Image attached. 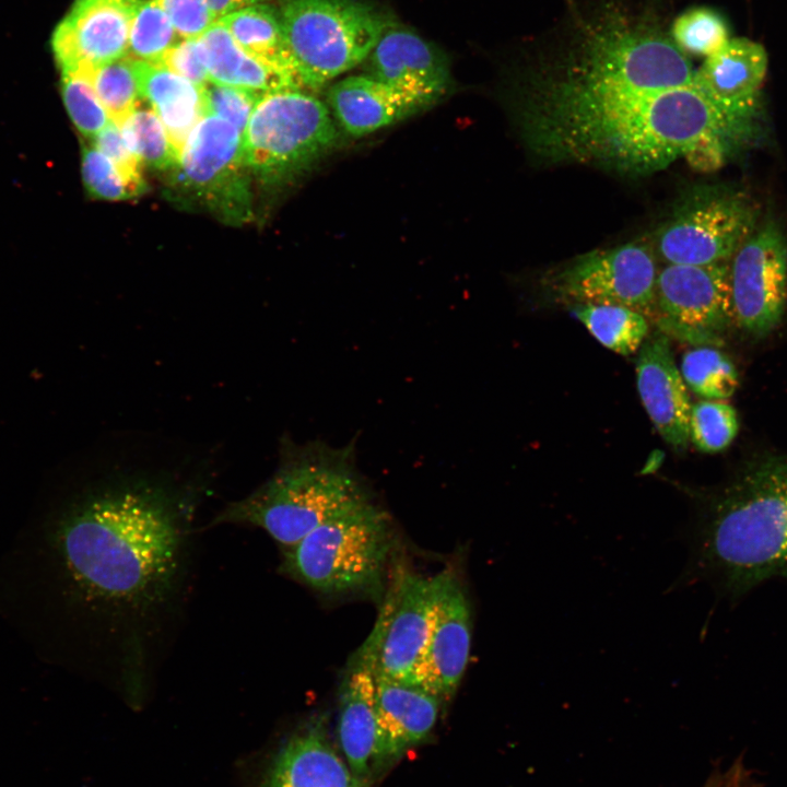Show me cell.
<instances>
[{"label":"cell","mask_w":787,"mask_h":787,"mask_svg":"<svg viewBox=\"0 0 787 787\" xmlns=\"http://www.w3.org/2000/svg\"><path fill=\"white\" fill-rule=\"evenodd\" d=\"M181 38L200 37L216 20L204 0H160Z\"/></svg>","instance_id":"obj_38"},{"label":"cell","mask_w":787,"mask_h":787,"mask_svg":"<svg viewBox=\"0 0 787 787\" xmlns=\"http://www.w3.org/2000/svg\"><path fill=\"white\" fill-rule=\"evenodd\" d=\"M733 324L764 337L779 324L787 302V243L773 221L739 247L729 263Z\"/></svg>","instance_id":"obj_13"},{"label":"cell","mask_w":787,"mask_h":787,"mask_svg":"<svg viewBox=\"0 0 787 787\" xmlns=\"http://www.w3.org/2000/svg\"><path fill=\"white\" fill-rule=\"evenodd\" d=\"M158 64L203 87L209 82L205 51L200 37L180 38Z\"/></svg>","instance_id":"obj_37"},{"label":"cell","mask_w":787,"mask_h":787,"mask_svg":"<svg viewBox=\"0 0 787 787\" xmlns=\"http://www.w3.org/2000/svg\"><path fill=\"white\" fill-rule=\"evenodd\" d=\"M250 174L243 134L228 121L207 115L187 139L178 165L168 173V192L183 205L242 225L252 219Z\"/></svg>","instance_id":"obj_8"},{"label":"cell","mask_w":787,"mask_h":787,"mask_svg":"<svg viewBox=\"0 0 787 787\" xmlns=\"http://www.w3.org/2000/svg\"><path fill=\"white\" fill-rule=\"evenodd\" d=\"M279 13L294 72L309 89L364 61L389 26L360 0H285Z\"/></svg>","instance_id":"obj_6"},{"label":"cell","mask_w":787,"mask_h":787,"mask_svg":"<svg viewBox=\"0 0 787 787\" xmlns=\"http://www.w3.org/2000/svg\"><path fill=\"white\" fill-rule=\"evenodd\" d=\"M133 0H75L52 33L62 70L92 69L127 56Z\"/></svg>","instance_id":"obj_15"},{"label":"cell","mask_w":787,"mask_h":787,"mask_svg":"<svg viewBox=\"0 0 787 787\" xmlns=\"http://www.w3.org/2000/svg\"><path fill=\"white\" fill-rule=\"evenodd\" d=\"M756 218V207L744 191L726 186L700 188L658 232V252L674 265L728 262L755 231Z\"/></svg>","instance_id":"obj_9"},{"label":"cell","mask_w":787,"mask_h":787,"mask_svg":"<svg viewBox=\"0 0 787 787\" xmlns=\"http://www.w3.org/2000/svg\"><path fill=\"white\" fill-rule=\"evenodd\" d=\"M764 47L749 38H730L696 69V83L728 117L751 125L767 72Z\"/></svg>","instance_id":"obj_18"},{"label":"cell","mask_w":787,"mask_h":787,"mask_svg":"<svg viewBox=\"0 0 787 787\" xmlns=\"http://www.w3.org/2000/svg\"><path fill=\"white\" fill-rule=\"evenodd\" d=\"M689 536L691 555L674 586L706 580L737 597L787 579V460L752 466L713 495Z\"/></svg>","instance_id":"obj_3"},{"label":"cell","mask_w":787,"mask_h":787,"mask_svg":"<svg viewBox=\"0 0 787 787\" xmlns=\"http://www.w3.org/2000/svg\"><path fill=\"white\" fill-rule=\"evenodd\" d=\"M196 495L148 479L79 500L58 530L62 563L97 623L114 685L138 701L181 622L192 580Z\"/></svg>","instance_id":"obj_2"},{"label":"cell","mask_w":787,"mask_h":787,"mask_svg":"<svg viewBox=\"0 0 787 787\" xmlns=\"http://www.w3.org/2000/svg\"><path fill=\"white\" fill-rule=\"evenodd\" d=\"M524 125L530 148L549 161L630 175L666 168L706 140L737 144L751 131L703 93L670 37L613 13L585 25L559 70L540 78Z\"/></svg>","instance_id":"obj_1"},{"label":"cell","mask_w":787,"mask_h":787,"mask_svg":"<svg viewBox=\"0 0 787 787\" xmlns=\"http://www.w3.org/2000/svg\"><path fill=\"white\" fill-rule=\"evenodd\" d=\"M656 302L663 330L700 346L721 345L733 324L729 263H668L657 275Z\"/></svg>","instance_id":"obj_12"},{"label":"cell","mask_w":787,"mask_h":787,"mask_svg":"<svg viewBox=\"0 0 787 787\" xmlns=\"http://www.w3.org/2000/svg\"><path fill=\"white\" fill-rule=\"evenodd\" d=\"M337 140L338 126L328 106L299 90L262 96L243 134L249 171L267 185L305 173Z\"/></svg>","instance_id":"obj_7"},{"label":"cell","mask_w":787,"mask_h":787,"mask_svg":"<svg viewBox=\"0 0 787 787\" xmlns=\"http://www.w3.org/2000/svg\"><path fill=\"white\" fill-rule=\"evenodd\" d=\"M670 39L686 56H708L729 39L724 19L708 8H693L680 14L672 24Z\"/></svg>","instance_id":"obj_31"},{"label":"cell","mask_w":787,"mask_h":787,"mask_svg":"<svg viewBox=\"0 0 787 787\" xmlns=\"http://www.w3.org/2000/svg\"><path fill=\"white\" fill-rule=\"evenodd\" d=\"M93 146L113 162L136 197L143 192L145 183L141 173L142 164L116 124L110 120L93 139Z\"/></svg>","instance_id":"obj_36"},{"label":"cell","mask_w":787,"mask_h":787,"mask_svg":"<svg viewBox=\"0 0 787 787\" xmlns=\"http://www.w3.org/2000/svg\"><path fill=\"white\" fill-rule=\"evenodd\" d=\"M200 39L205 51L209 82L261 95L302 89L293 73L247 52L219 22H214Z\"/></svg>","instance_id":"obj_23"},{"label":"cell","mask_w":787,"mask_h":787,"mask_svg":"<svg viewBox=\"0 0 787 787\" xmlns=\"http://www.w3.org/2000/svg\"><path fill=\"white\" fill-rule=\"evenodd\" d=\"M702 787H754V785L743 762L736 761L726 770L715 771Z\"/></svg>","instance_id":"obj_39"},{"label":"cell","mask_w":787,"mask_h":787,"mask_svg":"<svg viewBox=\"0 0 787 787\" xmlns=\"http://www.w3.org/2000/svg\"><path fill=\"white\" fill-rule=\"evenodd\" d=\"M134 61L141 97L151 105L181 154L190 133L207 116L203 87L158 63Z\"/></svg>","instance_id":"obj_24"},{"label":"cell","mask_w":787,"mask_h":787,"mask_svg":"<svg viewBox=\"0 0 787 787\" xmlns=\"http://www.w3.org/2000/svg\"><path fill=\"white\" fill-rule=\"evenodd\" d=\"M573 314L606 348L631 355L639 350L648 333L645 316L619 305H573Z\"/></svg>","instance_id":"obj_26"},{"label":"cell","mask_w":787,"mask_h":787,"mask_svg":"<svg viewBox=\"0 0 787 787\" xmlns=\"http://www.w3.org/2000/svg\"><path fill=\"white\" fill-rule=\"evenodd\" d=\"M119 128L142 165L168 173L178 165L180 154L152 108L137 106Z\"/></svg>","instance_id":"obj_27"},{"label":"cell","mask_w":787,"mask_h":787,"mask_svg":"<svg viewBox=\"0 0 787 787\" xmlns=\"http://www.w3.org/2000/svg\"><path fill=\"white\" fill-rule=\"evenodd\" d=\"M690 439L703 453L727 448L739 430L736 410L720 400H704L691 407Z\"/></svg>","instance_id":"obj_33"},{"label":"cell","mask_w":787,"mask_h":787,"mask_svg":"<svg viewBox=\"0 0 787 787\" xmlns=\"http://www.w3.org/2000/svg\"><path fill=\"white\" fill-rule=\"evenodd\" d=\"M267 787H368L332 744L327 720L317 715L281 747L267 775Z\"/></svg>","instance_id":"obj_19"},{"label":"cell","mask_w":787,"mask_h":787,"mask_svg":"<svg viewBox=\"0 0 787 787\" xmlns=\"http://www.w3.org/2000/svg\"><path fill=\"white\" fill-rule=\"evenodd\" d=\"M207 115L220 117L244 134L261 94L254 91L208 82L204 86Z\"/></svg>","instance_id":"obj_35"},{"label":"cell","mask_w":787,"mask_h":787,"mask_svg":"<svg viewBox=\"0 0 787 787\" xmlns=\"http://www.w3.org/2000/svg\"><path fill=\"white\" fill-rule=\"evenodd\" d=\"M434 609V576L398 568L373 630L357 648L376 677L410 682L428 643Z\"/></svg>","instance_id":"obj_10"},{"label":"cell","mask_w":787,"mask_h":787,"mask_svg":"<svg viewBox=\"0 0 787 787\" xmlns=\"http://www.w3.org/2000/svg\"><path fill=\"white\" fill-rule=\"evenodd\" d=\"M636 384L658 433L674 448L685 449L690 441L691 404L666 334L656 332L641 345Z\"/></svg>","instance_id":"obj_16"},{"label":"cell","mask_w":787,"mask_h":787,"mask_svg":"<svg viewBox=\"0 0 787 787\" xmlns=\"http://www.w3.org/2000/svg\"><path fill=\"white\" fill-rule=\"evenodd\" d=\"M681 375L688 387L708 400L732 396L738 387V372L733 363L715 346H698L682 359Z\"/></svg>","instance_id":"obj_28"},{"label":"cell","mask_w":787,"mask_h":787,"mask_svg":"<svg viewBox=\"0 0 787 787\" xmlns=\"http://www.w3.org/2000/svg\"><path fill=\"white\" fill-rule=\"evenodd\" d=\"M355 439L344 446L286 439L272 477L211 521L265 530L282 549L340 513L372 498L359 471Z\"/></svg>","instance_id":"obj_4"},{"label":"cell","mask_w":787,"mask_h":787,"mask_svg":"<svg viewBox=\"0 0 787 787\" xmlns=\"http://www.w3.org/2000/svg\"><path fill=\"white\" fill-rule=\"evenodd\" d=\"M657 275L648 247L629 243L578 256L550 282L555 296L572 305H619L645 315L656 301Z\"/></svg>","instance_id":"obj_11"},{"label":"cell","mask_w":787,"mask_h":787,"mask_svg":"<svg viewBox=\"0 0 787 787\" xmlns=\"http://www.w3.org/2000/svg\"><path fill=\"white\" fill-rule=\"evenodd\" d=\"M375 681L378 719L376 773L430 736L443 702L416 684L376 676Z\"/></svg>","instance_id":"obj_20"},{"label":"cell","mask_w":787,"mask_h":787,"mask_svg":"<svg viewBox=\"0 0 787 787\" xmlns=\"http://www.w3.org/2000/svg\"><path fill=\"white\" fill-rule=\"evenodd\" d=\"M367 58V75L426 105L448 87L450 79L445 57L409 30L389 25Z\"/></svg>","instance_id":"obj_17"},{"label":"cell","mask_w":787,"mask_h":787,"mask_svg":"<svg viewBox=\"0 0 787 787\" xmlns=\"http://www.w3.org/2000/svg\"><path fill=\"white\" fill-rule=\"evenodd\" d=\"M209 10L218 21L221 17L245 8L263 3L265 0H204Z\"/></svg>","instance_id":"obj_40"},{"label":"cell","mask_w":787,"mask_h":787,"mask_svg":"<svg viewBox=\"0 0 787 787\" xmlns=\"http://www.w3.org/2000/svg\"><path fill=\"white\" fill-rule=\"evenodd\" d=\"M435 578V609L425 653L410 682L449 700L466 672L472 641V612L468 595L454 568Z\"/></svg>","instance_id":"obj_14"},{"label":"cell","mask_w":787,"mask_h":787,"mask_svg":"<svg viewBox=\"0 0 787 787\" xmlns=\"http://www.w3.org/2000/svg\"><path fill=\"white\" fill-rule=\"evenodd\" d=\"M87 71L109 119L120 127L141 97L134 59L124 56Z\"/></svg>","instance_id":"obj_29"},{"label":"cell","mask_w":787,"mask_h":787,"mask_svg":"<svg viewBox=\"0 0 787 787\" xmlns=\"http://www.w3.org/2000/svg\"><path fill=\"white\" fill-rule=\"evenodd\" d=\"M377 736L375 673L356 650L340 684L337 737L342 756L366 785L375 774Z\"/></svg>","instance_id":"obj_21"},{"label":"cell","mask_w":787,"mask_h":787,"mask_svg":"<svg viewBox=\"0 0 787 787\" xmlns=\"http://www.w3.org/2000/svg\"><path fill=\"white\" fill-rule=\"evenodd\" d=\"M216 22L221 23L247 52L296 77L280 13L270 4L258 3L225 15Z\"/></svg>","instance_id":"obj_25"},{"label":"cell","mask_w":787,"mask_h":787,"mask_svg":"<svg viewBox=\"0 0 787 787\" xmlns=\"http://www.w3.org/2000/svg\"><path fill=\"white\" fill-rule=\"evenodd\" d=\"M327 106L337 126L359 138L403 120L428 105L362 74L336 82L328 90Z\"/></svg>","instance_id":"obj_22"},{"label":"cell","mask_w":787,"mask_h":787,"mask_svg":"<svg viewBox=\"0 0 787 787\" xmlns=\"http://www.w3.org/2000/svg\"><path fill=\"white\" fill-rule=\"evenodd\" d=\"M393 544L391 517L371 498L283 548L280 572L324 595L377 592Z\"/></svg>","instance_id":"obj_5"},{"label":"cell","mask_w":787,"mask_h":787,"mask_svg":"<svg viewBox=\"0 0 787 787\" xmlns=\"http://www.w3.org/2000/svg\"><path fill=\"white\" fill-rule=\"evenodd\" d=\"M61 94L71 121L85 138L93 140L110 121L86 69L62 70Z\"/></svg>","instance_id":"obj_32"},{"label":"cell","mask_w":787,"mask_h":787,"mask_svg":"<svg viewBox=\"0 0 787 787\" xmlns=\"http://www.w3.org/2000/svg\"><path fill=\"white\" fill-rule=\"evenodd\" d=\"M81 173L87 192L95 199L119 201L134 198L113 162L95 146H84Z\"/></svg>","instance_id":"obj_34"},{"label":"cell","mask_w":787,"mask_h":787,"mask_svg":"<svg viewBox=\"0 0 787 787\" xmlns=\"http://www.w3.org/2000/svg\"><path fill=\"white\" fill-rule=\"evenodd\" d=\"M181 37L157 0L134 2L127 56L158 63Z\"/></svg>","instance_id":"obj_30"}]
</instances>
